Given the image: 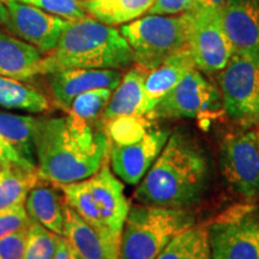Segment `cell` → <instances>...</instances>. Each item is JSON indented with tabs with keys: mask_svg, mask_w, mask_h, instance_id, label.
<instances>
[{
	"mask_svg": "<svg viewBox=\"0 0 259 259\" xmlns=\"http://www.w3.org/2000/svg\"><path fill=\"white\" fill-rule=\"evenodd\" d=\"M34 144L40 177L66 185L94 176L108 162L112 142L106 131L67 114L37 118Z\"/></svg>",
	"mask_w": 259,
	"mask_h": 259,
	"instance_id": "1",
	"label": "cell"
},
{
	"mask_svg": "<svg viewBox=\"0 0 259 259\" xmlns=\"http://www.w3.org/2000/svg\"><path fill=\"white\" fill-rule=\"evenodd\" d=\"M208 183L209 163L202 149L186 135L173 132L135 198L145 205L187 209L200 202Z\"/></svg>",
	"mask_w": 259,
	"mask_h": 259,
	"instance_id": "2",
	"label": "cell"
},
{
	"mask_svg": "<svg viewBox=\"0 0 259 259\" xmlns=\"http://www.w3.org/2000/svg\"><path fill=\"white\" fill-rule=\"evenodd\" d=\"M134 63L120 31L92 17L70 22L56 48L42 58L41 74L66 69L121 70Z\"/></svg>",
	"mask_w": 259,
	"mask_h": 259,
	"instance_id": "3",
	"label": "cell"
},
{
	"mask_svg": "<svg viewBox=\"0 0 259 259\" xmlns=\"http://www.w3.org/2000/svg\"><path fill=\"white\" fill-rule=\"evenodd\" d=\"M65 202L106 238L120 241L130 210L124 185L113 173L108 162L87 179L58 185Z\"/></svg>",
	"mask_w": 259,
	"mask_h": 259,
	"instance_id": "4",
	"label": "cell"
},
{
	"mask_svg": "<svg viewBox=\"0 0 259 259\" xmlns=\"http://www.w3.org/2000/svg\"><path fill=\"white\" fill-rule=\"evenodd\" d=\"M194 221L186 209L145 204L130 206L121 232L119 259H156L168 242Z\"/></svg>",
	"mask_w": 259,
	"mask_h": 259,
	"instance_id": "5",
	"label": "cell"
},
{
	"mask_svg": "<svg viewBox=\"0 0 259 259\" xmlns=\"http://www.w3.org/2000/svg\"><path fill=\"white\" fill-rule=\"evenodd\" d=\"M120 34L134 54V63L150 71L186 47L184 15H149L122 24Z\"/></svg>",
	"mask_w": 259,
	"mask_h": 259,
	"instance_id": "6",
	"label": "cell"
},
{
	"mask_svg": "<svg viewBox=\"0 0 259 259\" xmlns=\"http://www.w3.org/2000/svg\"><path fill=\"white\" fill-rule=\"evenodd\" d=\"M218 82L227 115L245 128L259 127V52L233 53Z\"/></svg>",
	"mask_w": 259,
	"mask_h": 259,
	"instance_id": "7",
	"label": "cell"
},
{
	"mask_svg": "<svg viewBox=\"0 0 259 259\" xmlns=\"http://www.w3.org/2000/svg\"><path fill=\"white\" fill-rule=\"evenodd\" d=\"M186 25V47L196 69L206 74L221 72L233 54L223 29L220 6L193 5L183 12Z\"/></svg>",
	"mask_w": 259,
	"mask_h": 259,
	"instance_id": "8",
	"label": "cell"
},
{
	"mask_svg": "<svg viewBox=\"0 0 259 259\" xmlns=\"http://www.w3.org/2000/svg\"><path fill=\"white\" fill-rule=\"evenodd\" d=\"M211 259H259V210L236 206L209 226Z\"/></svg>",
	"mask_w": 259,
	"mask_h": 259,
	"instance_id": "9",
	"label": "cell"
},
{
	"mask_svg": "<svg viewBox=\"0 0 259 259\" xmlns=\"http://www.w3.org/2000/svg\"><path fill=\"white\" fill-rule=\"evenodd\" d=\"M223 108L220 90L194 69L147 114L149 119H194Z\"/></svg>",
	"mask_w": 259,
	"mask_h": 259,
	"instance_id": "10",
	"label": "cell"
},
{
	"mask_svg": "<svg viewBox=\"0 0 259 259\" xmlns=\"http://www.w3.org/2000/svg\"><path fill=\"white\" fill-rule=\"evenodd\" d=\"M220 166L229 186L246 199L259 197V145L253 131L226 136L220 149Z\"/></svg>",
	"mask_w": 259,
	"mask_h": 259,
	"instance_id": "11",
	"label": "cell"
},
{
	"mask_svg": "<svg viewBox=\"0 0 259 259\" xmlns=\"http://www.w3.org/2000/svg\"><path fill=\"white\" fill-rule=\"evenodd\" d=\"M8 17L3 27L19 40L37 48L42 54L54 50L70 21L47 14L35 6L9 0Z\"/></svg>",
	"mask_w": 259,
	"mask_h": 259,
	"instance_id": "12",
	"label": "cell"
},
{
	"mask_svg": "<svg viewBox=\"0 0 259 259\" xmlns=\"http://www.w3.org/2000/svg\"><path fill=\"white\" fill-rule=\"evenodd\" d=\"M170 134L169 130L150 128L134 144H112L108 156L112 171L128 185H138L161 154Z\"/></svg>",
	"mask_w": 259,
	"mask_h": 259,
	"instance_id": "13",
	"label": "cell"
},
{
	"mask_svg": "<svg viewBox=\"0 0 259 259\" xmlns=\"http://www.w3.org/2000/svg\"><path fill=\"white\" fill-rule=\"evenodd\" d=\"M220 14L233 53L259 52V0H226Z\"/></svg>",
	"mask_w": 259,
	"mask_h": 259,
	"instance_id": "14",
	"label": "cell"
},
{
	"mask_svg": "<svg viewBox=\"0 0 259 259\" xmlns=\"http://www.w3.org/2000/svg\"><path fill=\"white\" fill-rule=\"evenodd\" d=\"M121 78L120 70L66 69L51 73L50 87L56 102L67 111L80 94L102 88L114 90Z\"/></svg>",
	"mask_w": 259,
	"mask_h": 259,
	"instance_id": "15",
	"label": "cell"
},
{
	"mask_svg": "<svg viewBox=\"0 0 259 259\" xmlns=\"http://www.w3.org/2000/svg\"><path fill=\"white\" fill-rule=\"evenodd\" d=\"M63 236L78 259H119L120 241L106 238L65 202Z\"/></svg>",
	"mask_w": 259,
	"mask_h": 259,
	"instance_id": "16",
	"label": "cell"
},
{
	"mask_svg": "<svg viewBox=\"0 0 259 259\" xmlns=\"http://www.w3.org/2000/svg\"><path fill=\"white\" fill-rule=\"evenodd\" d=\"M194 69L196 64L189 48L184 47L149 71L144 82L147 114Z\"/></svg>",
	"mask_w": 259,
	"mask_h": 259,
	"instance_id": "17",
	"label": "cell"
},
{
	"mask_svg": "<svg viewBox=\"0 0 259 259\" xmlns=\"http://www.w3.org/2000/svg\"><path fill=\"white\" fill-rule=\"evenodd\" d=\"M65 198L59 186L40 177L29 190L24 208L31 221L40 223L58 235L64 232Z\"/></svg>",
	"mask_w": 259,
	"mask_h": 259,
	"instance_id": "18",
	"label": "cell"
},
{
	"mask_svg": "<svg viewBox=\"0 0 259 259\" xmlns=\"http://www.w3.org/2000/svg\"><path fill=\"white\" fill-rule=\"evenodd\" d=\"M44 54L0 29V76L27 80L41 74Z\"/></svg>",
	"mask_w": 259,
	"mask_h": 259,
	"instance_id": "19",
	"label": "cell"
},
{
	"mask_svg": "<svg viewBox=\"0 0 259 259\" xmlns=\"http://www.w3.org/2000/svg\"><path fill=\"white\" fill-rule=\"evenodd\" d=\"M148 72L149 71L138 66L122 74L120 83L113 90L101 116L103 122L120 116L147 115L144 82Z\"/></svg>",
	"mask_w": 259,
	"mask_h": 259,
	"instance_id": "20",
	"label": "cell"
},
{
	"mask_svg": "<svg viewBox=\"0 0 259 259\" xmlns=\"http://www.w3.org/2000/svg\"><path fill=\"white\" fill-rule=\"evenodd\" d=\"M155 0H83L89 17L106 25H122L149 12Z\"/></svg>",
	"mask_w": 259,
	"mask_h": 259,
	"instance_id": "21",
	"label": "cell"
},
{
	"mask_svg": "<svg viewBox=\"0 0 259 259\" xmlns=\"http://www.w3.org/2000/svg\"><path fill=\"white\" fill-rule=\"evenodd\" d=\"M37 118L29 114H16L0 109V136L24 160L37 167L35 156L34 134Z\"/></svg>",
	"mask_w": 259,
	"mask_h": 259,
	"instance_id": "22",
	"label": "cell"
},
{
	"mask_svg": "<svg viewBox=\"0 0 259 259\" xmlns=\"http://www.w3.org/2000/svg\"><path fill=\"white\" fill-rule=\"evenodd\" d=\"M0 107L40 114L50 109L47 97L23 80L0 76Z\"/></svg>",
	"mask_w": 259,
	"mask_h": 259,
	"instance_id": "23",
	"label": "cell"
},
{
	"mask_svg": "<svg viewBox=\"0 0 259 259\" xmlns=\"http://www.w3.org/2000/svg\"><path fill=\"white\" fill-rule=\"evenodd\" d=\"M156 259H211L209 226H191L168 242Z\"/></svg>",
	"mask_w": 259,
	"mask_h": 259,
	"instance_id": "24",
	"label": "cell"
},
{
	"mask_svg": "<svg viewBox=\"0 0 259 259\" xmlns=\"http://www.w3.org/2000/svg\"><path fill=\"white\" fill-rule=\"evenodd\" d=\"M40 178L37 169L29 170L5 163L0 170V211L24 204L30 187Z\"/></svg>",
	"mask_w": 259,
	"mask_h": 259,
	"instance_id": "25",
	"label": "cell"
},
{
	"mask_svg": "<svg viewBox=\"0 0 259 259\" xmlns=\"http://www.w3.org/2000/svg\"><path fill=\"white\" fill-rule=\"evenodd\" d=\"M113 90L102 88L93 89L80 94L71 102L69 115L79 119L87 124L95 125L105 112Z\"/></svg>",
	"mask_w": 259,
	"mask_h": 259,
	"instance_id": "26",
	"label": "cell"
},
{
	"mask_svg": "<svg viewBox=\"0 0 259 259\" xmlns=\"http://www.w3.org/2000/svg\"><path fill=\"white\" fill-rule=\"evenodd\" d=\"M149 118L144 115L120 116L105 122L106 134L112 144L128 145L141 141L150 130Z\"/></svg>",
	"mask_w": 259,
	"mask_h": 259,
	"instance_id": "27",
	"label": "cell"
},
{
	"mask_svg": "<svg viewBox=\"0 0 259 259\" xmlns=\"http://www.w3.org/2000/svg\"><path fill=\"white\" fill-rule=\"evenodd\" d=\"M59 236L40 223L31 221L25 236L24 259H53Z\"/></svg>",
	"mask_w": 259,
	"mask_h": 259,
	"instance_id": "28",
	"label": "cell"
},
{
	"mask_svg": "<svg viewBox=\"0 0 259 259\" xmlns=\"http://www.w3.org/2000/svg\"><path fill=\"white\" fill-rule=\"evenodd\" d=\"M47 12V14L58 16L66 21H77L88 17L84 9L83 0H15Z\"/></svg>",
	"mask_w": 259,
	"mask_h": 259,
	"instance_id": "29",
	"label": "cell"
},
{
	"mask_svg": "<svg viewBox=\"0 0 259 259\" xmlns=\"http://www.w3.org/2000/svg\"><path fill=\"white\" fill-rule=\"evenodd\" d=\"M24 204L0 211V239L14 233L24 231L30 225Z\"/></svg>",
	"mask_w": 259,
	"mask_h": 259,
	"instance_id": "30",
	"label": "cell"
},
{
	"mask_svg": "<svg viewBox=\"0 0 259 259\" xmlns=\"http://www.w3.org/2000/svg\"><path fill=\"white\" fill-rule=\"evenodd\" d=\"M27 229L0 239V259H24Z\"/></svg>",
	"mask_w": 259,
	"mask_h": 259,
	"instance_id": "31",
	"label": "cell"
},
{
	"mask_svg": "<svg viewBox=\"0 0 259 259\" xmlns=\"http://www.w3.org/2000/svg\"><path fill=\"white\" fill-rule=\"evenodd\" d=\"M196 4V0H155L154 5L149 10L150 15H180L189 11Z\"/></svg>",
	"mask_w": 259,
	"mask_h": 259,
	"instance_id": "32",
	"label": "cell"
},
{
	"mask_svg": "<svg viewBox=\"0 0 259 259\" xmlns=\"http://www.w3.org/2000/svg\"><path fill=\"white\" fill-rule=\"evenodd\" d=\"M0 158H2L4 162H6V163L17 164V166L25 168V169H29V170L37 169L36 166H34V164H31L30 162L24 160V158L22 157L21 155H19L17 151H16L15 149L5 141V139L2 138V136H0Z\"/></svg>",
	"mask_w": 259,
	"mask_h": 259,
	"instance_id": "33",
	"label": "cell"
},
{
	"mask_svg": "<svg viewBox=\"0 0 259 259\" xmlns=\"http://www.w3.org/2000/svg\"><path fill=\"white\" fill-rule=\"evenodd\" d=\"M53 259H78L76 252L73 251L72 246L70 245V242L63 235H60L59 239H58L57 248L56 252H54Z\"/></svg>",
	"mask_w": 259,
	"mask_h": 259,
	"instance_id": "34",
	"label": "cell"
},
{
	"mask_svg": "<svg viewBox=\"0 0 259 259\" xmlns=\"http://www.w3.org/2000/svg\"><path fill=\"white\" fill-rule=\"evenodd\" d=\"M226 0H196L197 5H209V6H220ZM194 4V5H196Z\"/></svg>",
	"mask_w": 259,
	"mask_h": 259,
	"instance_id": "35",
	"label": "cell"
},
{
	"mask_svg": "<svg viewBox=\"0 0 259 259\" xmlns=\"http://www.w3.org/2000/svg\"><path fill=\"white\" fill-rule=\"evenodd\" d=\"M6 17H8V8H6L5 3L0 2V25H4Z\"/></svg>",
	"mask_w": 259,
	"mask_h": 259,
	"instance_id": "36",
	"label": "cell"
},
{
	"mask_svg": "<svg viewBox=\"0 0 259 259\" xmlns=\"http://www.w3.org/2000/svg\"><path fill=\"white\" fill-rule=\"evenodd\" d=\"M5 163H6V162H4V161L2 160V158H0V170H2V168L4 167V164H5Z\"/></svg>",
	"mask_w": 259,
	"mask_h": 259,
	"instance_id": "37",
	"label": "cell"
},
{
	"mask_svg": "<svg viewBox=\"0 0 259 259\" xmlns=\"http://www.w3.org/2000/svg\"><path fill=\"white\" fill-rule=\"evenodd\" d=\"M255 137H257V142H258V145H259V130L257 132H255Z\"/></svg>",
	"mask_w": 259,
	"mask_h": 259,
	"instance_id": "38",
	"label": "cell"
},
{
	"mask_svg": "<svg viewBox=\"0 0 259 259\" xmlns=\"http://www.w3.org/2000/svg\"><path fill=\"white\" fill-rule=\"evenodd\" d=\"M0 2H3V3H5V4H6V3H8V2H9V0H0Z\"/></svg>",
	"mask_w": 259,
	"mask_h": 259,
	"instance_id": "39",
	"label": "cell"
}]
</instances>
